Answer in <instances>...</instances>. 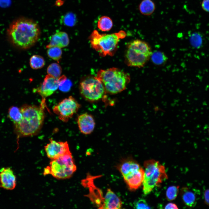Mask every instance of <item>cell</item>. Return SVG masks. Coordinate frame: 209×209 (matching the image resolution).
<instances>
[{"instance_id":"25","label":"cell","mask_w":209,"mask_h":209,"mask_svg":"<svg viewBox=\"0 0 209 209\" xmlns=\"http://www.w3.org/2000/svg\"><path fill=\"white\" fill-rule=\"evenodd\" d=\"M47 72L48 75L55 78L60 77L62 72V69L58 64L52 63L50 64L47 67Z\"/></svg>"},{"instance_id":"27","label":"cell","mask_w":209,"mask_h":209,"mask_svg":"<svg viewBox=\"0 0 209 209\" xmlns=\"http://www.w3.org/2000/svg\"><path fill=\"white\" fill-rule=\"evenodd\" d=\"M60 82L59 87V89L63 92L69 91L72 85L71 82L63 75L61 76Z\"/></svg>"},{"instance_id":"30","label":"cell","mask_w":209,"mask_h":209,"mask_svg":"<svg viewBox=\"0 0 209 209\" xmlns=\"http://www.w3.org/2000/svg\"><path fill=\"white\" fill-rule=\"evenodd\" d=\"M190 41L193 46H199L201 42V38L200 36L198 33H193L190 37Z\"/></svg>"},{"instance_id":"18","label":"cell","mask_w":209,"mask_h":209,"mask_svg":"<svg viewBox=\"0 0 209 209\" xmlns=\"http://www.w3.org/2000/svg\"><path fill=\"white\" fill-rule=\"evenodd\" d=\"M181 195L184 203L187 206L193 208L197 205V195L195 192L188 188L183 187L181 190Z\"/></svg>"},{"instance_id":"1","label":"cell","mask_w":209,"mask_h":209,"mask_svg":"<svg viewBox=\"0 0 209 209\" xmlns=\"http://www.w3.org/2000/svg\"><path fill=\"white\" fill-rule=\"evenodd\" d=\"M40 31L34 20L21 18L13 21L7 30L8 39L15 46L26 49L33 46L39 39Z\"/></svg>"},{"instance_id":"4","label":"cell","mask_w":209,"mask_h":209,"mask_svg":"<svg viewBox=\"0 0 209 209\" xmlns=\"http://www.w3.org/2000/svg\"><path fill=\"white\" fill-rule=\"evenodd\" d=\"M96 77L102 84L105 91L111 94L124 90L130 80L128 73L115 67L100 70Z\"/></svg>"},{"instance_id":"28","label":"cell","mask_w":209,"mask_h":209,"mask_svg":"<svg viewBox=\"0 0 209 209\" xmlns=\"http://www.w3.org/2000/svg\"><path fill=\"white\" fill-rule=\"evenodd\" d=\"M179 186H172L168 187L166 193L167 200L169 201H172L176 197L179 191Z\"/></svg>"},{"instance_id":"31","label":"cell","mask_w":209,"mask_h":209,"mask_svg":"<svg viewBox=\"0 0 209 209\" xmlns=\"http://www.w3.org/2000/svg\"><path fill=\"white\" fill-rule=\"evenodd\" d=\"M201 7L204 11L209 12V0H203L201 3Z\"/></svg>"},{"instance_id":"23","label":"cell","mask_w":209,"mask_h":209,"mask_svg":"<svg viewBox=\"0 0 209 209\" xmlns=\"http://www.w3.org/2000/svg\"><path fill=\"white\" fill-rule=\"evenodd\" d=\"M30 65L33 69H37L42 68L45 65V61L44 58L40 55H34L30 58Z\"/></svg>"},{"instance_id":"29","label":"cell","mask_w":209,"mask_h":209,"mask_svg":"<svg viewBox=\"0 0 209 209\" xmlns=\"http://www.w3.org/2000/svg\"><path fill=\"white\" fill-rule=\"evenodd\" d=\"M134 208L136 209H149L151 208L149 206L145 200L140 199L135 201L134 203Z\"/></svg>"},{"instance_id":"33","label":"cell","mask_w":209,"mask_h":209,"mask_svg":"<svg viewBox=\"0 0 209 209\" xmlns=\"http://www.w3.org/2000/svg\"><path fill=\"white\" fill-rule=\"evenodd\" d=\"M10 3V0H0V6L7 7L9 5Z\"/></svg>"},{"instance_id":"5","label":"cell","mask_w":209,"mask_h":209,"mask_svg":"<svg viewBox=\"0 0 209 209\" xmlns=\"http://www.w3.org/2000/svg\"><path fill=\"white\" fill-rule=\"evenodd\" d=\"M152 52L147 42L140 39L134 40L127 47L125 63L128 66L143 67L150 59Z\"/></svg>"},{"instance_id":"6","label":"cell","mask_w":209,"mask_h":209,"mask_svg":"<svg viewBox=\"0 0 209 209\" xmlns=\"http://www.w3.org/2000/svg\"><path fill=\"white\" fill-rule=\"evenodd\" d=\"M143 192L145 195L149 193L154 188L167 178L165 167L153 159L144 162Z\"/></svg>"},{"instance_id":"22","label":"cell","mask_w":209,"mask_h":209,"mask_svg":"<svg viewBox=\"0 0 209 209\" xmlns=\"http://www.w3.org/2000/svg\"><path fill=\"white\" fill-rule=\"evenodd\" d=\"M8 113L9 118L14 124L19 122L23 117L20 108L16 106L10 107L8 109Z\"/></svg>"},{"instance_id":"7","label":"cell","mask_w":209,"mask_h":209,"mask_svg":"<svg viewBox=\"0 0 209 209\" xmlns=\"http://www.w3.org/2000/svg\"><path fill=\"white\" fill-rule=\"evenodd\" d=\"M76 170L71 153L52 160L50 165L44 168V174H51L58 179H66L71 177Z\"/></svg>"},{"instance_id":"9","label":"cell","mask_w":209,"mask_h":209,"mask_svg":"<svg viewBox=\"0 0 209 209\" xmlns=\"http://www.w3.org/2000/svg\"><path fill=\"white\" fill-rule=\"evenodd\" d=\"M80 107V105L72 96L65 98L54 106L53 112L61 121L67 122L75 113Z\"/></svg>"},{"instance_id":"34","label":"cell","mask_w":209,"mask_h":209,"mask_svg":"<svg viewBox=\"0 0 209 209\" xmlns=\"http://www.w3.org/2000/svg\"><path fill=\"white\" fill-rule=\"evenodd\" d=\"M177 205L175 203H170L167 204L165 206V209H178Z\"/></svg>"},{"instance_id":"2","label":"cell","mask_w":209,"mask_h":209,"mask_svg":"<svg viewBox=\"0 0 209 209\" xmlns=\"http://www.w3.org/2000/svg\"><path fill=\"white\" fill-rule=\"evenodd\" d=\"M44 104L41 107L24 105L20 108L23 117L14 124V129L17 137H26L37 134L43 124L45 117Z\"/></svg>"},{"instance_id":"24","label":"cell","mask_w":209,"mask_h":209,"mask_svg":"<svg viewBox=\"0 0 209 209\" xmlns=\"http://www.w3.org/2000/svg\"><path fill=\"white\" fill-rule=\"evenodd\" d=\"M48 48L47 53L48 57L54 60L59 61L62 57V51L61 48L53 46Z\"/></svg>"},{"instance_id":"19","label":"cell","mask_w":209,"mask_h":209,"mask_svg":"<svg viewBox=\"0 0 209 209\" xmlns=\"http://www.w3.org/2000/svg\"><path fill=\"white\" fill-rule=\"evenodd\" d=\"M139 8L142 14L149 15L153 12L155 6L154 3L151 0H143L140 3Z\"/></svg>"},{"instance_id":"12","label":"cell","mask_w":209,"mask_h":209,"mask_svg":"<svg viewBox=\"0 0 209 209\" xmlns=\"http://www.w3.org/2000/svg\"><path fill=\"white\" fill-rule=\"evenodd\" d=\"M16 185V176L10 167H4L0 170V186L7 190H12Z\"/></svg>"},{"instance_id":"11","label":"cell","mask_w":209,"mask_h":209,"mask_svg":"<svg viewBox=\"0 0 209 209\" xmlns=\"http://www.w3.org/2000/svg\"><path fill=\"white\" fill-rule=\"evenodd\" d=\"M60 82V77L55 78L48 74L43 82L38 87L33 89V91L40 95L42 100L52 95L59 88Z\"/></svg>"},{"instance_id":"13","label":"cell","mask_w":209,"mask_h":209,"mask_svg":"<svg viewBox=\"0 0 209 209\" xmlns=\"http://www.w3.org/2000/svg\"><path fill=\"white\" fill-rule=\"evenodd\" d=\"M144 176V170L141 167L126 176L124 179L131 190H134L138 188L143 184Z\"/></svg>"},{"instance_id":"15","label":"cell","mask_w":209,"mask_h":209,"mask_svg":"<svg viewBox=\"0 0 209 209\" xmlns=\"http://www.w3.org/2000/svg\"><path fill=\"white\" fill-rule=\"evenodd\" d=\"M122 202L120 198L110 189H108L102 204L100 208L118 209L121 208Z\"/></svg>"},{"instance_id":"32","label":"cell","mask_w":209,"mask_h":209,"mask_svg":"<svg viewBox=\"0 0 209 209\" xmlns=\"http://www.w3.org/2000/svg\"><path fill=\"white\" fill-rule=\"evenodd\" d=\"M204 203L209 206V189L206 190L203 192Z\"/></svg>"},{"instance_id":"8","label":"cell","mask_w":209,"mask_h":209,"mask_svg":"<svg viewBox=\"0 0 209 209\" xmlns=\"http://www.w3.org/2000/svg\"><path fill=\"white\" fill-rule=\"evenodd\" d=\"M80 92L86 100L94 101L101 98L105 91L104 87L96 77L89 76L84 78L80 83Z\"/></svg>"},{"instance_id":"14","label":"cell","mask_w":209,"mask_h":209,"mask_svg":"<svg viewBox=\"0 0 209 209\" xmlns=\"http://www.w3.org/2000/svg\"><path fill=\"white\" fill-rule=\"evenodd\" d=\"M77 122L79 130L84 134H90L94 129L95 123L94 119L91 115L87 113L79 116Z\"/></svg>"},{"instance_id":"10","label":"cell","mask_w":209,"mask_h":209,"mask_svg":"<svg viewBox=\"0 0 209 209\" xmlns=\"http://www.w3.org/2000/svg\"><path fill=\"white\" fill-rule=\"evenodd\" d=\"M49 140V143L44 146V150L47 157L51 159L71 153L67 141H57L52 138Z\"/></svg>"},{"instance_id":"17","label":"cell","mask_w":209,"mask_h":209,"mask_svg":"<svg viewBox=\"0 0 209 209\" xmlns=\"http://www.w3.org/2000/svg\"><path fill=\"white\" fill-rule=\"evenodd\" d=\"M141 167L136 162L131 159L123 161L117 167L118 170L123 177L138 170Z\"/></svg>"},{"instance_id":"3","label":"cell","mask_w":209,"mask_h":209,"mask_svg":"<svg viewBox=\"0 0 209 209\" xmlns=\"http://www.w3.org/2000/svg\"><path fill=\"white\" fill-rule=\"evenodd\" d=\"M126 36L125 32L122 30L111 34H101L95 30L91 34L89 39L91 46L100 56H112L117 49L120 39Z\"/></svg>"},{"instance_id":"21","label":"cell","mask_w":209,"mask_h":209,"mask_svg":"<svg viewBox=\"0 0 209 209\" xmlns=\"http://www.w3.org/2000/svg\"><path fill=\"white\" fill-rule=\"evenodd\" d=\"M113 23L110 17L103 16L100 17L98 20L97 26L99 29L103 31H108L112 28Z\"/></svg>"},{"instance_id":"26","label":"cell","mask_w":209,"mask_h":209,"mask_svg":"<svg viewBox=\"0 0 209 209\" xmlns=\"http://www.w3.org/2000/svg\"><path fill=\"white\" fill-rule=\"evenodd\" d=\"M62 20L63 24L69 26H74L76 23V17L75 15L71 12H69L63 17Z\"/></svg>"},{"instance_id":"20","label":"cell","mask_w":209,"mask_h":209,"mask_svg":"<svg viewBox=\"0 0 209 209\" xmlns=\"http://www.w3.org/2000/svg\"><path fill=\"white\" fill-rule=\"evenodd\" d=\"M150 58L153 63L157 65L164 64L168 59L167 56L164 53L158 51H155L152 52Z\"/></svg>"},{"instance_id":"16","label":"cell","mask_w":209,"mask_h":209,"mask_svg":"<svg viewBox=\"0 0 209 209\" xmlns=\"http://www.w3.org/2000/svg\"><path fill=\"white\" fill-rule=\"evenodd\" d=\"M69 40L67 34L65 32L58 31L52 37L49 43L46 46L47 48L53 46L62 48L68 46Z\"/></svg>"}]
</instances>
